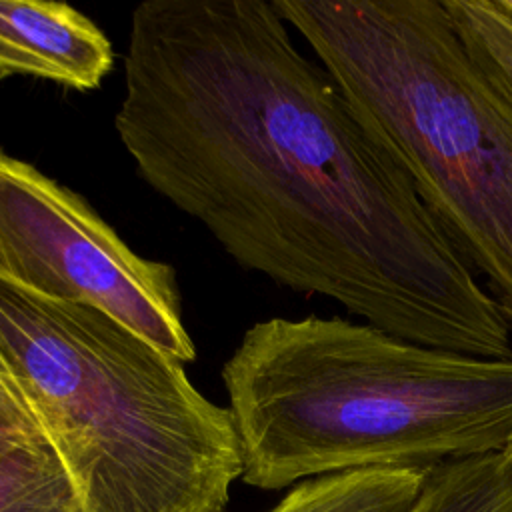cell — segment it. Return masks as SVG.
Segmentation results:
<instances>
[{
  "mask_svg": "<svg viewBox=\"0 0 512 512\" xmlns=\"http://www.w3.org/2000/svg\"><path fill=\"white\" fill-rule=\"evenodd\" d=\"M408 512H512V460L500 450L432 464Z\"/></svg>",
  "mask_w": 512,
  "mask_h": 512,
  "instance_id": "ba28073f",
  "label": "cell"
},
{
  "mask_svg": "<svg viewBox=\"0 0 512 512\" xmlns=\"http://www.w3.org/2000/svg\"><path fill=\"white\" fill-rule=\"evenodd\" d=\"M504 4H506L510 10H512V0H504Z\"/></svg>",
  "mask_w": 512,
  "mask_h": 512,
  "instance_id": "5bb4252c",
  "label": "cell"
},
{
  "mask_svg": "<svg viewBox=\"0 0 512 512\" xmlns=\"http://www.w3.org/2000/svg\"><path fill=\"white\" fill-rule=\"evenodd\" d=\"M114 124L242 268L422 346L512 356L486 284L274 0L138 4Z\"/></svg>",
  "mask_w": 512,
  "mask_h": 512,
  "instance_id": "6da1fadb",
  "label": "cell"
},
{
  "mask_svg": "<svg viewBox=\"0 0 512 512\" xmlns=\"http://www.w3.org/2000/svg\"><path fill=\"white\" fill-rule=\"evenodd\" d=\"M0 278L92 306L182 364L196 358L174 268L136 254L84 198L2 150Z\"/></svg>",
  "mask_w": 512,
  "mask_h": 512,
  "instance_id": "5b68a950",
  "label": "cell"
},
{
  "mask_svg": "<svg viewBox=\"0 0 512 512\" xmlns=\"http://www.w3.org/2000/svg\"><path fill=\"white\" fill-rule=\"evenodd\" d=\"M474 64L512 102V10L504 0H442Z\"/></svg>",
  "mask_w": 512,
  "mask_h": 512,
  "instance_id": "30bf717a",
  "label": "cell"
},
{
  "mask_svg": "<svg viewBox=\"0 0 512 512\" xmlns=\"http://www.w3.org/2000/svg\"><path fill=\"white\" fill-rule=\"evenodd\" d=\"M0 372H2V364H0ZM4 374V372H2Z\"/></svg>",
  "mask_w": 512,
  "mask_h": 512,
  "instance_id": "9a60e30c",
  "label": "cell"
},
{
  "mask_svg": "<svg viewBox=\"0 0 512 512\" xmlns=\"http://www.w3.org/2000/svg\"><path fill=\"white\" fill-rule=\"evenodd\" d=\"M512 328V102L442 0H274Z\"/></svg>",
  "mask_w": 512,
  "mask_h": 512,
  "instance_id": "277c9868",
  "label": "cell"
},
{
  "mask_svg": "<svg viewBox=\"0 0 512 512\" xmlns=\"http://www.w3.org/2000/svg\"><path fill=\"white\" fill-rule=\"evenodd\" d=\"M426 468H362L304 480L268 512H408Z\"/></svg>",
  "mask_w": 512,
  "mask_h": 512,
  "instance_id": "52a82bcc",
  "label": "cell"
},
{
  "mask_svg": "<svg viewBox=\"0 0 512 512\" xmlns=\"http://www.w3.org/2000/svg\"><path fill=\"white\" fill-rule=\"evenodd\" d=\"M0 404H20V402L16 400L14 392L10 390V386H8V382H6V378H4L2 372H0Z\"/></svg>",
  "mask_w": 512,
  "mask_h": 512,
  "instance_id": "7c38bea8",
  "label": "cell"
},
{
  "mask_svg": "<svg viewBox=\"0 0 512 512\" xmlns=\"http://www.w3.org/2000/svg\"><path fill=\"white\" fill-rule=\"evenodd\" d=\"M0 512H78L68 478L42 438L0 458Z\"/></svg>",
  "mask_w": 512,
  "mask_h": 512,
  "instance_id": "9c48e42d",
  "label": "cell"
},
{
  "mask_svg": "<svg viewBox=\"0 0 512 512\" xmlns=\"http://www.w3.org/2000/svg\"><path fill=\"white\" fill-rule=\"evenodd\" d=\"M222 382L240 478L262 490L500 452L512 434V356L422 346L340 316L256 322Z\"/></svg>",
  "mask_w": 512,
  "mask_h": 512,
  "instance_id": "7a4b0ae2",
  "label": "cell"
},
{
  "mask_svg": "<svg viewBox=\"0 0 512 512\" xmlns=\"http://www.w3.org/2000/svg\"><path fill=\"white\" fill-rule=\"evenodd\" d=\"M0 364L78 512H224L242 476L234 422L174 356L0 278Z\"/></svg>",
  "mask_w": 512,
  "mask_h": 512,
  "instance_id": "3957f363",
  "label": "cell"
},
{
  "mask_svg": "<svg viewBox=\"0 0 512 512\" xmlns=\"http://www.w3.org/2000/svg\"><path fill=\"white\" fill-rule=\"evenodd\" d=\"M502 452H504V456H506L508 460H512V434H510V438H508L506 446L502 448Z\"/></svg>",
  "mask_w": 512,
  "mask_h": 512,
  "instance_id": "4fadbf2b",
  "label": "cell"
},
{
  "mask_svg": "<svg viewBox=\"0 0 512 512\" xmlns=\"http://www.w3.org/2000/svg\"><path fill=\"white\" fill-rule=\"evenodd\" d=\"M38 438L40 434L20 404H0V458Z\"/></svg>",
  "mask_w": 512,
  "mask_h": 512,
  "instance_id": "8fae6325",
  "label": "cell"
},
{
  "mask_svg": "<svg viewBox=\"0 0 512 512\" xmlns=\"http://www.w3.org/2000/svg\"><path fill=\"white\" fill-rule=\"evenodd\" d=\"M108 36L80 10L54 0H0V76L24 74L94 90L110 74Z\"/></svg>",
  "mask_w": 512,
  "mask_h": 512,
  "instance_id": "8992f818",
  "label": "cell"
}]
</instances>
